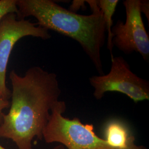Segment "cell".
Instances as JSON below:
<instances>
[{
    "mask_svg": "<svg viewBox=\"0 0 149 149\" xmlns=\"http://www.w3.org/2000/svg\"><path fill=\"white\" fill-rule=\"evenodd\" d=\"M10 79L11 102L0 125V138L10 139L18 149H33L34 139H43L52 109L59 101L57 76L34 66L23 76L12 70Z\"/></svg>",
    "mask_w": 149,
    "mask_h": 149,
    "instance_id": "obj_1",
    "label": "cell"
},
{
    "mask_svg": "<svg viewBox=\"0 0 149 149\" xmlns=\"http://www.w3.org/2000/svg\"><path fill=\"white\" fill-rule=\"evenodd\" d=\"M92 11L81 15L68 10L51 0H17V18L32 16L38 26L72 38L80 44L99 75H103L101 51L106 40V28L97 1H86Z\"/></svg>",
    "mask_w": 149,
    "mask_h": 149,
    "instance_id": "obj_2",
    "label": "cell"
},
{
    "mask_svg": "<svg viewBox=\"0 0 149 149\" xmlns=\"http://www.w3.org/2000/svg\"><path fill=\"white\" fill-rule=\"evenodd\" d=\"M66 109L65 102L59 101L52 109L43 133L47 143H57L66 149H114L97 136L92 124H83L77 118L64 117Z\"/></svg>",
    "mask_w": 149,
    "mask_h": 149,
    "instance_id": "obj_3",
    "label": "cell"
},
{
    "mask_svg": "<svg viewBox=\"0 0 149 149\" xmlns=\"http://www.w3.org/2000/svg\"><path fill=\"white\" fill-rule=\"evenodd\" d=\"M111 61V68L108 74L89 78L96 100H100L108 92H118L127 95L135 103L149 100V81L133 73L122 56H113Z\"/></svg>",
    "mask_w": 149,
    "mask_h": 149,
    "instance_id": "obj_4",
    "label": "cell"
},
{
    "mask_svg": "<svg viewBox=\"0 0 149 149\" xmlns=\"http://www.w3.org/2000/svg\"><path fill=\"white\" fill-rule=\"evenodd\" d=\"M27 36L47 40L52 37L49 31L37 23L19 19L17 14L8 13L0 21V98L9 101L11 91L6 85L7 65L11 52L16 43Z\"/></svg>",
    "mask_w": 149,
    "mask_h": 149,
    "instance_id": "obj_5",
    "label": "cell"
},
{
    "mask_svg": "<svg viewBox=\"0 0 149 149\" xmlns=\"http://www.w3.org/2000/svg\"><path fill=\"white\" fill-rule=\"evenodd\" d=\"M140 0H126L125 23L118 21L112 28V43L124 53H139L145 61L149 60V37L143 21Z\"/></svg>",
    "mask_w": 149,
    "mask_h": 149,
    "instance_id": "obj_6",
    "label": "cell"
},
{
    "mask_svg": "<svg viewBox=\"0 0 149 149\" xmlns=\"http://www.w3.org/2000/svg\"><path fill=\"white\" fill-rule=\"evenodd\" d=\"M105 134L107 144L114 149L126 148L131 135L126 126L118 120H113L107 124Z\"/></svg>",
    "mask_w": 149,
    "mask_h": 149,
    "instance_id": "obj_7",
    "label": "cell"
},
{
    "mask_svg": "<svg viewBox=\"0 0 149 149\" xmlns=\"http://www.w3.org/2000/svg\"><path fill=\"white\" fill-rule=\"evenodd\" d=\"M97 4L101 11L103 17L105 22L107 35V48L109 50L111 59L113 58V45L112 43L113 35L112 33V28L113 26L112 17L116 11L119 1L118 0H99L97 1Z\"/></svg>",
    "mask_w": 149,
    "mask_h": 149,
    "instance_id": "obj_8",
    "label": "cell"
},
{
    "mask_svg": "<svg viewBox=\"0 0 149 149\" xmlns=\"http://www.w3.org/2000/svg\"><path fill=\"white\" fill-rule=\"evenodd\" d=\"M17 0H0V21L4 16L11 13L17 15Z\"/></svg>",
    "mask_w": 149,
    "mask_h": 149,
    "instance_id": "obj_9",
    "label": "cell"
},
{
    "mask_svg": "<svg viewBox=\"0 0 149 149\" xmlns=\"http://www.w3.org/2000/svg\"><path fill=\"white\" fill-rule=\"evenodd\" d=\"M10 105V102L9 101L4 100L0 98V125L2 123L3 116L4 115L3 110L8 108Z\"/></svg>",
    "mask_w": 149,
    "mask_h": 149,
    "instance_id": "obj_10",
    "label": "cell"
},
{
    "mask_svg": "<svg viewBox=\"0 0 149 149\" xmlns=\"http://www.w3.org/2000/svg\"><path fill=\"white\" fill-rule=\"evenodd\" d=\"M135 137L131 135L128 142V146L126 148L122 149H147L143 146H138L135 144Z\"/></svg>",
    "mask_w": 149,
    "mask_h": 149,
    "instance_id": "obj_11",
    "label": "cell"
},
{
    "mask_svg": "<svg viewBox=\"0 0 149 149\" xmlns=\"http://www.w3.org/2000/svg\"><path fill=\"white\" fill-rule=\"evenodd\" d=\"M149 1H141L140 3V10L141 12L144 13L145 16L149 19Z\"/></svg>",
    "mask_w": 149,
    "mask_h": 149,
    "instance_id": "obj_12",
    "label": "cell"
},
{
    "mask_svg": "<svg viewBox=\"0 0 149 149\" xmlns=\"http://www.w3.org/2000/svg\"><path fill=\"white\" fill-rule=\"evenodd\" d=\"M52 149H66L65 147H64L63 145H60V144H59V145H56V146H55L54 148H53Z\"/></svg>",
    "mask_w": 149,
    "mask_h": 149,
    "instance_id": "obj_13",
    "label": "cell"
},
{
    "mask_svg": "<svg viewBox=\"0 0 149 149\" xmlns=\"http://www.w3.org/2000/svg\"><path fill=\"white\" fill-rule=\"evenodd\" d=\"M0 149H6L5 148H3V146H2L1 145H0Z\"/></svg>",
    "mask_w": 149,
    "mask_h": 149,
    "instance_id": "obj_14",
    "label": "cell"
}]
</instances>
